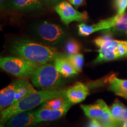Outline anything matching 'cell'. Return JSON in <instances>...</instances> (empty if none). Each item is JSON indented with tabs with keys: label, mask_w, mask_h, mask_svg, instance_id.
<instances>
[{
	"label": "cell",
	"mask_w": 127,
	"mask_h": 127,
	"mask_svg": "<svg viewBox=\"0 0 127 127\" xmlns=\"http://www.w3.org/2000/svg\"><path fill=\"white\" fill-rule=\"evenodd\" d=\"M40 65L32 63L20 57H1V69L15 77L27 78L31 77Z\"/></svg>",
	"instance_id": "obj_5"
},
{
	"label": "cell",
	"mask_w": 127,
	"mask_h": 127,
	"mask_svg": "<svg viewBox=\"0 0 127 127\" xmlns=\"http://www.w3.org/2000/svg\"><path fill=\"white\" fill-rule=\"evenodd\" d=\"M114 3L117 10V14L119 15L124 14L127 7V0H114Z\"/></svg>",
	"instance_id": "obj_23"
},
{
	"label": "cell",
	"mask_w": 127,
	"mask_h": 127,
	"mask_svg": "<svg viewBox=\"0 0 127 127\" xmlns=\"http://www.w3.org/2000/svg\"><path fill=\"white\" fill-rule=\"evenodd\" d=\"M30 78L35 87L42 89L57 88L63 82L61 74L54 65L49 63L40 65Z\"/></svg>",
	"instance_id": "obj_4"
},
{
	"label": "cell",
	"mask_w": 127,
	"mask_h": 127,
	"mask_svg": "<svg viewBox=\"0 0 127 127\" xmlns=\"http://www.w3.org/2000/svg\"><path fill=\"white\" fill-rule=\"evenodd\" d=\"M69 104H71V102L68 100L65 95H64L48 100L44 103L41 107L51 109H58Z\"/></svg>",
	"instance_id": "obj_17"
},
{
	"label": "cell",
	"mask_w": 127,
	"mask_h": 127,
	"mask_svg": "<svg viewBox=\"0 0 127 127\" xmlns=\"http://www.w3.org/2000/svg\"><path fill=\"white\" fill-rule=\"evenodd\" d=\"M71 105V104H69L58 109H51L41 107L38 110L35 111L38 122L39 123L41 122L51 121L58 120L65 115Z\"/></svg>",
	"instance_id": "obj_12"
},
{
	"label": "cell",
	"mask_w": 127,
	"mask_h": 127,
	"mask_svg": "<svg viewBox=\"0 0 127 127\" xmlns=\"http://www.w3.org/2000/svg\"><path fill=\"white\" fill-rule=\"evenodd\" d=\"M81 46L75 39H69L65 45V51L67 55H75L79 54Z\"/></svg>",
	"instance_id": "obj_22"
},
{
	"label": "cell",
	"mask_w": 127,
	"mask_h": 127,
	"mask_svg": "<svg viewBox=\"0 0 127 127\" xmlns=\"http://www.w3.org/2000/svg\"><path fill=\"white\" fill-rule=\"evenodd\" d=\"M118 15L115 24L112 29L114 31L127 35V13Z\"/></svg>",
	"instance_id": "obj_19"
},
{
	"label": "cell",
	"mask_w": 127,
	"mask_h": 127,
	"mask_svg": "<svg viewBox=\"0 0 127 127\" xmlns=\"http://www.w3.org/2000/svg\"><path fill=\"white\" fill-rule=\"evenodd\" d=\"M126 120H127V107H125V106L124 108L123 113H122L121 117L120 118L121 123Z\"/></svg>",
	"instance_id": "obj_25"
},
{
	"label": "cell",
	"mask_w": 127,
	"mask_h": 127,
	"mask_svg": "<svg viewBox=\"0 0 127 127\" xmlns=\"http://www.w3.org/2000/svg\"><path fill=\"white\" fill-rule=\"evenodd\" d=\"M90 94V90L87 85L77 82L67 88L65 96L72 104L79 103L85 99Z\"/></svg>",
	"instance_id": "obj_11"
},
{
	"label": "cell",
	"mask_w": 127,
	"mask_h": 127,
	"mask_svg": "<svg viewBox=\"0 0 127 127\" xmlns=\"http://www.w3.org/2000/svg\"><path fill=\"white\" fill-rule=\"evenodd\" d=\"M36 33L39 38L47 44L55 45L64 38V31L59 25L45 21L38 25Z\"/></svg>",
	"instance_id": "obj_6"
},
{
	"label": "cell",
	"mask_w": 127,
	"mask_h": 127,
	"mask_svg": "<svg viewBox=\"0 0 127 127\" xmlns=\"http://www.w3.org/2000/svg\"><path fill=\"white\" fill-rule=\"evenodd\" d=\"M87 127H105L101 123L96 120H91V121L88 123Z\"/></svg>",
	"instance_id": "obj_24"
},
{
	"label": "cell",
	"mask_w": 127,
	"mask_h": 127,
	"mask_svg": "<svg viewBox=\"0 0 127 127\" xmlns=\"http://www.w3.org/2000/svg\"><path fill=\"white\" fill-rule=\"evenodd\" d=\"M118 96H121V97H123L124 98H125V99H127V93L119 94Z\"/></svg>",
	"instance_id": "obj_30"
},
{
	"label": "cell",
	"mask_w": 127,
	"mask_h": 127,
	"mask_svg": "<svg viewBox=\"0 0 127 127\" xmlns=\"http://www.w3.org/2000/svg\"><path fill=\"white\" fill-rule=\"evenodd\" d=\"M11 8L19 11H30L41 8L42 4L40 0H9Z\"/></svg>",
	"instance_id": "obj_15"
},
{
	"label": "cell",
	"mask_w": 127,
	"mask_h": 127,
	"mask_svg": "<svg viewBox=\"0 0 127 127\" xmlns=\"http://www.w3.org/2000/svg\"><path fill=\"white\" fill-rule=\"evenodd\" d=\"M55 10L59 15L63 23L68 25L72 21H82L88 20L86 11L79 12L73 7L70 2L63 1L55 7Z\"/></svg>",
	"instance_id": "obj_7"
},
{
	"label": "cell",
	"mask_w": 127,
	"mask_h": 127,
	"mask_svg": "<svg viewBox=\"0 0 127 127\" xmlns=\"http://www.w3.org/2000/svg\"><path fill=\"white\" fill-rule=\"evenodd\" d=\"M108 81L109 82V90L117 95L127 92V79L118 78L113 74L109 76Z\"/></svg>",
	"instance_id": "obj_16"
},
{
	"label": "cell",
	"mask_w": 127,
	"mask_h": 127,
	"mask_svg": "<svg viewBox=\"0 0 127 127\" xmlns=\"http://www.w3.org/2000/svg\"><path fill=\"white\" fill-rule=\"evenodd\" d=\"M66 58L69 60L72 66L78 71L81 72L83 67L84 60V56L81 54H77L75 55H66Z\"/></svg>",
	"instance_id": "obj_20"
},
{
	"label": "cell",
	"mask_w": 127,
	"mask_h": 127,
	"mask_svg": "<svg viewBox=\"0 0 127 127\" xmlns=\"http://www.w3.org/2000/svg\"><path fill=\"white\" fill-rule=\"evenodd\" d=\"M9 0H0V4H1V9H4L7 5H8Z\"/></svg>",
	"instance_id": "obj_27"
},
{
	"label": "cell",
	"mask_w": 127,
	"mask_h": 127,
	"mask_svg": "<svg viewBox=\"0 0 127 127\" xmlns=\"http://www.w3.org/2000/svg\"><path fill=\"white\" fill-rule=\"evenodd\" d=\"M38 123L35 111H28L19 112L12 116L0 127H33Z\"/></svg>",
	"instance_id": "obj_8"
},
{
	"label": "cell",
	"mask_w": 127,
	"mask_h": 127,
	"mask_svg": "<svg viewBox=\"0 0 127 127\" xmlns=\"http://www.w3.org/2000/svg\"><path fill=\"white\" fill-rule=\"evenodd\" d=\"M125 106L118 99H116L111 106L110 111L114 118L121 124L120 118Z\"/></svg>",
	"instance_id": "obj_21"
},
{
	"label": "cell",
	"mask_w": 127,
	"mask_h": 127,
	"mask_svg": "<svg viewBox=\"0 0 127 127\" xmlns=\"http://www.w3.org/2000/svg\"><path fill=\"white\" fill-rule=\"evenodd\" d=\"M54 62L57 70L63 77H69L78 73L66 58V54L64 56L58 57Z\"/></svg>",
	"instance_id": "obj_14"
},
{
	"label": "cell",
	"mask_w": 127,
	"mask_h": 127,
	"mask_svg": "<svg viewBox=\"0 0 127 127\" xmlns=\"http://www.w3.org/2000/svg\"><path fill=\"white\" fill-rule=\"evenodd\" d=\"M36 91L27 78L15 80L0 92V109L2 111Z\"/></svg>",
	"instance_id": "obj_3"
},
{
	"label": "cell",
	"mask_w": 127,
	"mask_h": 127,
	"mask_svg": "<svg viewBox=\"0 0 127 127\" xmlns=\"http://www.w3.org/2000/svg\"><path fill=\"white\" fill-rule=\"evenodd\" d=\"M45 2L47 3V4L49 5H52V4H58V3H60L61 1H63L62 0H44Z\"/></svg>",
	"instance_id": "obj_28"
},
{
	"label": "cell",
	"mask_w": 127,
	"mask_h": 127,
	"mask_svg": "<svg viewBox=\"0 0 127 127\" xmlns=\"http://www.w3.org/2000/svg\"><path fill=\"white\" fill-rule=\"evenodd\" d=\"M69 1L71 4L75 6V7H78L81 5L84 0H69Z\"/></svg>",
	"instance_id": "obj_26"
},
{
	"label": "cell",
	"mask_w": 127,
	"mask_h": 127,
	"mask_svg": "<svg viewBox=\"0 0 127 127\" xmlns=\"http://www.w3.org/2000/svg\"><path fill=\"white\" fill-rule=\"evenodd\" d=\"M104 50L112 60L127 56V41L110 39L104 45Z\"/></svg>",
	"instance_id": "obj_10"
},
{
	"label": "cell",
	"mask_w": 127,
	"mask_h": 127,
	"mask_svg": "<svg viewBox=\"0 0 127 127\" xmlns=\"http://www.w3.org/2000/svg\"><path fill=\"white\" fill-rule=\"evenodd\" d=\"M12 52L18 57L39 65L54 61L58 57L65 55L60 53L54 48L25 39L16 41L12 45Z\"/></svg>",
	"instance_id": "obj_1"
},
{
	"label": "cell",
	"mask_w": 127,
	"mask_h": 127,
	"mask_svg": "<svg viewBox=\"0 0 127 127\" xmlns=\"http://www.w3.org/2000/svg\"><path fill=\"white\" fill-rule=\"evenodd\" d=\"M98 121L105 127H120V124L112 117L110 108L106 111L104 115Z\"/></svg>",
	"instance_id": "obj_18"
},
{
	"label": "cell",
	"mask_w": 127,
	"mask_h": 127,
	"mask_svg": "<svg viewBox=\"0 0 127 127\" xmlns=\"http://www.w3.org/2000/svg\"><path fill=\"white\" fill-rule=\"evenodd\" d=\"M66 88H54L45 89L36 91L23 99L20 100L10 107L1 111V123H4L9 118L19 112L28 111L41 104H43L48 100L54 98L65 95Z\"/></svg>",
	"instance_id": "obj_2"
},
{
	"label": "cell",
	"mask_w": 127,
	"mask_h": 127,
	"mask_svg": "<svg viewBox=\"0 0 127 127\" xmlns=\"http://www.w3.org/2000/svg\"><path fill=\"white\" fill-rule=\"evenodd\" d=\"M81 107L87 117L98 120L109 109L107 104L102 99H98L93 105H81Z\"/></svg>",
	"instance_id": "obj_13"
},
{
	"label": "cell",
	"mask_w": 127,
	"mask_h": 127,
	"mask_svg": "<svg viewBox=\"0 0 127 127\" xmlns=\"http://www.w3.org/2000/svg\"><path fill=\"white\" fill-rule=\"evenodd\" d=\"M118 14L111 18L100 21L99 23L93 25L81 23L78 25V34L81 36H88L93 33L101 30L111 29L115 24L118 18Z\"/></svg>",
	"instance_id": "obj_9"
},
{
	"label": "cell",
	"mask_w": 127,
	"mask_h": 127,
	"mask_svg": "<svg viewBox=\"0 0 127 127\" xmlns=\"http://www.w3.org/2000/svg\"><path fill=\"white\" fill-rule=\"evenodd\" d=\"M120 127H127V120L122 122L120 124Z\"/></svg>",
	"instance_id": "obj_29"
}]
</instances>
